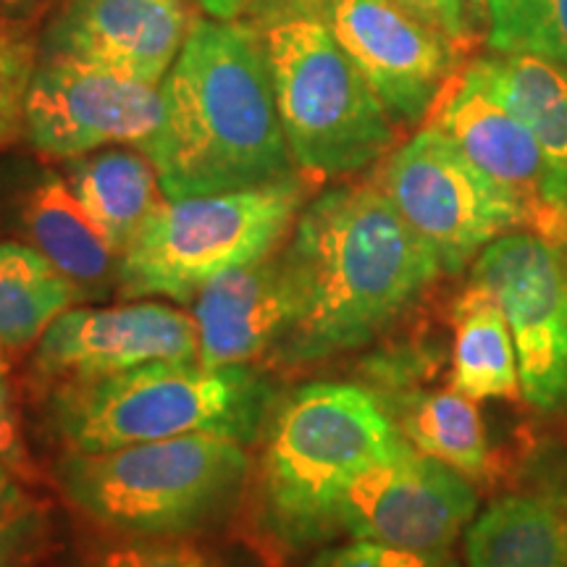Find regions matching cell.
I'll return each instance as SVG.
<instances>
[{
  "instance_id": "30bf717a",
  "label": "cell",
  "mask_w": 567,
  "mask_h": 567,
  "mask_svg": "<svg viewBox=\"0 0 567 567\" xmlns=\"http://www.w3.org/2000/svg\"><path fill=\"white\" fill-rule=\"evenodd\" d=\"M163 122L158 84L80 61L40 59L24 103V137L48 158L116 145L142 151Z\"/></svg>"
},
{
  "instance_id": "9a60e30c",
  "label": "cell",
  "mask_w": 567,
  "mask_h": 567,
  "mask_svg": "<svg viewBox=\"0 0 567 567\" xmlns=\"http://www.w3.org/2000/svg\"><path fill=\"white\" fill-rule=\"evenodd\" d=\"M429 124L442 130L486 176L505 187L528 213V229L542 234L555 210V184L542 145L515 113L481 87L471 71H457L439 92Z\"/></svg>"
},
{
  "instance_id": "ba28073f",
  "label": "cell",
  "mask_w": 567,
  "mask_h": 567,
  "mask_svg": "<svg viewBox=\"0 0 567 567\" xmlns=\"http://www.w3.org/2000/svg\"><path fill=\"white\" fill-rule=\"evenodd\" d=\"M379 187L444 274L465 271L502 234L528 229L526 208L431 124L389 155Z\"/></svg>"
},
{
  "instance_id": "e0dca14e",
  "label": "cell",
  "mask_w": 567,
  "mask_h": 567,
  "mask_svg": "<svg viewBox=\"0 0 567 567\" xmlns=\"http://www.w3.org/2000/svg\"><path fill=\"white\" fill-rule=\"evenodd\" d=\"M21 226L42 258H48L80 297L105 295L118 284L122 255L87 216L66 176L45 174L21 203Z\"/></svg>"
},
{
  "instance_id": "1f68e13d",
  "label": "cell",
  "mask_w": 567,
  "mask_h": 567,
  "mask_svg": "<svg viewBox=\"0 0 567 567\" xmlns=\"http://www.w3.org/2000/svg\"><path fill=\"white\" fill-rule=\"evenodd\" d=\"M542 234L544 237H551V239H557V243L567 245V200L551 210L547 229H544Z\"/></svg>"
},
{
  "instance_id": "7a4b0ae2",
  "label": "cell",
  "mask_w": 567,
  "mask_h": 567,
  "mask_svg": "<svg viewBox=\"0 0 567 567\" xmlns=\"http://www.w3.org/2000/svg\"><path fill=\"white\" fill-rule=\"evenodd\" d=\"M161 95L163 122L142 151L166 197L231 193L297 174L264 38L250 27L195 21Z\"/></svg>"
},
{
  "instance_id": "44dd1931",
  "label": "cell",
  "mask_w": 567,
  "mask_h": 567,
  "mask_svg": "<svg viewBox=\"0 0 567 567\" xmlns=\"http://www.w3.org/2000/svg\"><path fill=\"white\" fill-rule=\"evenodd\" d=\"M400 434L423 455L455 467L476 484L492 471V446L476 402L455 389H394L375 394Z\"/></svg>"
},
{
  "instance_id": "9c48e42d",
  "label": "cell",
  "mask_w": 567,
  "mask_h": 567,
  "mask_svg": "<svg viewBox=\"0 0 567 567\" xmlns=\"http://www.w3.org/2000/svg\"><path fill=\"white\" fill-rule=\"evenodd\" d=\"M471 284L507 318L523 400L544 413L567 410V245L534 229L502 234L473 260Z\"/></svg>"
},
{
  "instance_id": "ac0fdd59",
  "label": "cell",
  "mask_w": 567,
  "mask_h": 567,
  "mask_svg": "<svg viewBox=\"0 0 567 567\" xmlns=\"http://www.w3.org/2000/svg\"><path fill=\"white\" fill-rule=\"evenodd\" d=\"M467 71L534 134L551 168L555 208L563 205L567 200V71L528 53H496Z\"/></svg>"
},
{
  "instance_id": "cb8c5ba5",
  "label": "cell",
  "mask_w": 567,
  "mask_h": 567,
  "mask_svg": "<svg viewBox=\"0 0 567 567\" xmlns=\"http://www.w3.org/2000/svg\"><path fill=\"white\" fill-rule=\"evenodd\" d=\"M494 53H528L567 71V0H488Z\"/></svg>"
},
{
  "instance_id": "d6986e66",
  "label": "cell",
  "mask_w": 567,
  "mask_h": 567,
  "mask_svg": "<svg viewBox=\"0 0 567 567\" xmlns=\"http://www.w3.org/2000/svg\"><path fill=\"white\" fill-rule=\"evenodd\" d=\"M63 176L71 193L118 255L130 247L147 216L166 197L147 153L130 147L116 145L71 158Z\"/></svg>"
},
{
  "instance_id": "836d02e7",
  "label": "cell",
  "mask_w": 567,
  "mask_h": 567,
  "mask_svg": "<svg viewBox=\"0 0 567 567\" xmlns=\"http://www.w3.org/2000/svg\"><path fill=\"white\" fill-rule=\"evenodd\" d=\"M486 11H488V0H471V13L476 21H486Z\"/></svg>"
},
{
  "instance_id": "603a6c76",
  "label": "cell",
  "mask_w": 567,
  "mask_h": 567,
  "mask_svg": "<svg viewBox=\"0 0 567 567\" xmlns=\"http://www.w3.org/2000/svg\"><path fill=\"white\" fill-rule=\"evenodd\" d=\"M80 292L32 245L0 243V347L24 350L38 344Z\"/></svg>"
},
{
  "instance_id": "8fae6325",
  "label": "cell",
  "mask_w": 567,
  "mask_h": 567,
  "mask_svg": "<svg viewBox=\"0 0 567 567\" xmlns=\"http://www.w3.org/2000/svg\"><path fill=\"white\" fill-rule=\"evenodd\" d=\"M473 481L413 444L365 467L339 502V530L360 542L442 555L476 520Z\"/></svg>"
},
{
  "instance_id": "f546056e",
  "label": "cell",
  "mask_w": 567,
  "mask_h": 567,
  "mask_svg": "<svg viewBox=\"0 0 567 567\" xmlns=\"http://www.w3.org/2000/svg\"><path fill=\"white\" fill-rule=\"evenodd\" d=\"M408 11L425 21L431 30H436L452 45H467L471 42V24L465 19V0H402Z\"/></svg>"
},
{
  "instance_id": "4316f807",
  "label": "cell",
  "mask_w": 567,
  "mask_h": 567,
  "mask_svg": "<svg viewBox=\"0 0 567 567\" xmlns=\"http://www.w3.org/2000/svg\"><path fill=\"white\" fill-rule=\"evenodd\" d=\"M80 567H229V563L200 538L111 536L92 547Z\"/></svg>"
},
{
  "instance_id": "2e32d148",
  "label": "cell",
  "mask_w": 567,
  "mask_h": 567,
  "mask_svg": "<svg viewBox=\"0 0 567 567\" xmlns=\"http://www.w3.org/2000/svg\"><path fill=\"white\" fill-rule=\"evenodd\" d=\"M189 305L197 363L205 368L250 365L276 352L300 316V295L281 247L258 264L208 281Z\"/></svg>"
},
{
  "instance_id": "52a82bcc",
  "label": "cell",
  "mask_w": 567,
  "mask_h": 567,
  "mask_svg": "<svg viewBox=\"0 0 567 567\" xmlns=\"http://www.w3.org/2000/svg\"><path fill=\"white\" fill-rule=\"evenodd\" d=\"M305 195L308 182L295 174L231 193L163 197L122 252L116 292L193 302L208 281L279 250Z\"/></svg>"
},
{
  "instance_id": "484cf974",
  "label": "cell",
  "mask_w": 567,
  "mask_h": 567,
  "mask_svg": "<svg viewBox=\"0 0 567 567\" xmlns=\"http://www.w3.org/2000/svg\"><path fill=\"white\" fill-rule=\"evenodd\" d=\"M38 61L30 27L0 17V151L24 134V103Z\"/></svg>"
},
{
  "instance_id": "3957f363",
  "label": "cell",
  "mask_w": 567,
  "mask_h": 567,
  "mask_svg": "<svg viewBox=\"0 0 567 567\" xmlns=\"http://www.w3.org/2000/svg\"><path fill=\"white\" fill-rule=\"evenodd\" d=\"M258 439L245 499L255 536L281 557L342 534L347 486L410 444L371 389L334 381L276 400Z\"/></svg>"
},
{
  "instance_id": "ffe728a7",
  "label": "cell",
  "mask_w": 567,
  "mask_h": 567,
  "mask_svg": "<svg viewBox=\"0 0 567 567\" xmlns=\"http://www.w3.org/2000/svg\"><path fill=\"white\" fill-rule=\"evenodd\" d=\"M465 567H567V505L502 496L465 530Z\"/></svg>"
},
{
  "instance_id": "f1b7e54d",
  "label": "cell",
  "mask_w": 567,
  "mask_h": 567,
  "mask_svg": "<svg viewBox=\"0 0 567 567\" xmlns=\"http://www.w3.org/2000/svg\"><path fill=\"white\" fill-rule=\"evenodd\" d=\"M0 463L19 478H24L27 484L38 481V465L27 446L17 386H13L11 375V358L6 347H0Z\"/></svg>"
},
{
  "instance_id": "5bb4252c",
  "label": "cell",
  "mask_w": 567,
  "mask_h": 567,
  "mask_svg": "<svg viewBox=\"0 0 567 567\" xmlns=\"http://www.w3.org/2000/svg\"><path fill=\"white\" fill-rule=\"evenodd\" d=\"M193 27L187 0H66L42 38L40 59L80 61L161 84Z\"/></svg>"
},
{
  "instance_id": "7c38bea8",
  "label": "cell",
  "mask_w": 567,
  "mask_h": 567,
  "mask_svg": "<svg viewBox=\"0 0 567 567\" xmlns=\"http://www.w3.org/2000/svg\"><path fill=\"white\" fill-rule=\"evenodd\" d=\"M318 13L386 105L394 124L429 118L455 74L457 48L402 0H318Z\"/></svg>"
},
{
  "instance_id": "5b68a950",
  "label": "cell",
  "mask_w": 567,
  "mask_h": 567,
  "mask_svg": "<svg viewBox=\"0 0 567 567\" xmlns=\"http://www.w3.org/2000/svg\"><path fill=\"white\" fill-rule=\"evenodd\" d=\"M276 394L252 365L151 363L48 389V429L63 452H111L189 434L252 444Z\"/></svg>"
},
{
  "instance_id": "d6a6232c",
  "label": "cell",
  "mask_w": 567,
  "mask_h": 567,
  "mask_svg": "<svg viewBox=\"0 0 567 567\" xmlns=\"http://www.w3.org/2000/svg\"><path fill=\"white\" fill-rule=\"evenodd\" d=\"M48 0H0V17H27V13L38 11L40 6H45Z\"/></svg>"
},
{
  "instance_id": "4dcf8cb0",
  "label": "cell",
  "mask_w": 567,
  "mask_h": 567,
  "mask_svg": "<svg viewBox=\"0 0 567 567\" xmlns=\"http://www.w3.org/2000/svg\"><path fill=\"white\" fill-rule=\"evenodd\" d=\"M197 3H200L203 9L210 13L213 19L231 21V19H237L239 13L245 11L247 6L252 3V0H197Z\"/></svg>"
},
{
  "instance_id": "83f0119b",
  "label": "cell",
  "mask_w": 567,
  "mask_h": 567,
  "mask_svg": "<svg viewBox=\"0 0 567 567\" xmlns=\"http://www.w3.org/2000/svg\"><path fill=\"white\" fill-rule=\"evenodd\" d=\"M305 567H460L452 551L442 555H421V551H405L384 547V544L360 542L352 538L342 547L318 551Z\"/></svg>"
},
{
  "instance_id": "8992f818",
  "label": "cell",
  "mask_w": 567,
  "mask_h": 567,
  "mask_svg": "<svg viewBox=\"0 0 567 567\" xmlns=\"http://www.w3.org/2000/svg\"><path fill=\"white\" fill-rule=\"evenodd\" d=\"M260 38L297 172L334 179L389 153L394 118L321 13H276Z\"/></svg>"
},
{
  "instance_id": "d4e9b609",
  "label": "cell",
  "mask_w": 567,
  "mask_h": 567,
  "mask_svg": "<svg viewBox=\"0 0 567 567\" xmlns=\"http://www.w3.org/2000/svg\"><path fill=\"white\" fill-rule=\"evenodd\" d=\"M51 547V515L27 481L0 463V567H40Z\"/></svg>"
},
{
  "instance_id": "4fadbf2b",
  "label": "cell",
  "mask_w": 567,
  "mask_h": 567,
  "mask_svg": "<svg viewBox=\"0 0 567 567\" xmlns=\"http://www.w3.org/2000/svg\"><path fill=\"white\" fill-rule=\"evenodd\" d=\"M197 360L193 316L163 302L69 308L38 339L32 375L40 386L103 379L151 363Z\"/></svg>"
},
{
  "instance_id": "277c9868",
  "label": "cell",
  "mask_w": 567,
  "mask_h": 567,
  "mask_svg": "<svg viewBox=\"0 0 567 567\" xmlns=\"http://www.w3.org/2000/svg\"><path fill=\"white\" fill-rule=\"evenodd\" d=\"M229 436L189 434L111 452H63L55 484L109 536L197 538L245 499L252 457Z\"/></svg>"
},
{
  "instance_id": "6da1fadb",
  "label": "cell",
  "mask_w": 567,
  "mask_h": 567,
  "mask_svg": "<svg viewBox=\"0 0 567 567\" xmlns=\"http://www.w3.org/2000/svg\"><path fill=\"white\" fill-rule=\"evenodd\" d=\"M281 252L300 295L295 329L274 352L287 365L373 342L444 274L379 182L318 195L297 216Z\"/></svg>"
},
{
  "instance_id": "7402d4cb",
  "label": "cell",
  "mask_w": 567,
  "mask_h": 567,
  "mask_svg": "<svg viewBox=\"0 0 567 567\" xmlns=\"http://www.w3.org/2000/svg\"><path fill=\"white\" fill-rule=\"evenodd\" d=\"M452 326L455 347L450 386L473 402L523 400L515 339L499 302L467 281L452 308Z\"/></svg>"
}]
</instances>
